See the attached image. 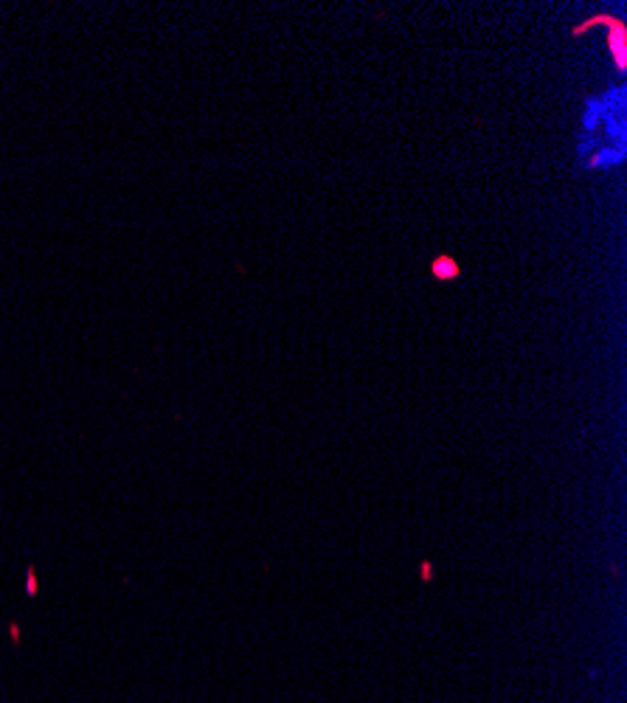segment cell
<instances>
[{
  "instance_id": "6da1fadb",
  "label": "cell",
  "mask_w": 627,
  "mask_h": 703,
  "mask_svg": "<svg viewBox=\"0 0 627 703\" xmlns=\"http://www.w3.org/2000/svg\"><path fill=\"white\" fill-rule=\"evenodd\" d=\"M594 26H608V48H611L613 54V62H616V71L619 74H625L627 68V26L619 20V17L613 15H597L591 17V20H585V23H580V26H574V37H580L583 31L594 29Z\"/></svg>"
},
{
  "instance_id": "7a4b0ae2",
  "label": "cell",
  "mask_w": 627,
  "mask_h": 703,
  "mask_svg": "<svg viewBox=\"0 0 627 703\" xmlns=\"http://www.w3.org/2000/svg\"><path fill=\"white\" fill-rule=\"evenodd\" d=\"M431 273L433 279H439V282H456L462 276V268L450 254H439L431 262Z\"/></svg>"
}]
</instances>
